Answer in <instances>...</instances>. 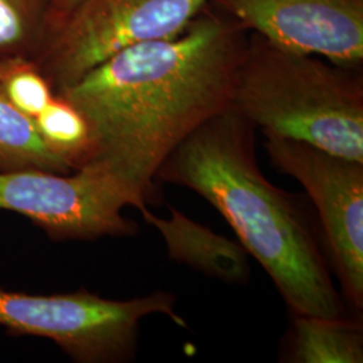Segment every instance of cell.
I'll use <instances>...</instances> for the list:
<instances>
[{"label": "cell", "mask_w": 363, "mask_h": 363, "mask_svg": "<svg viewBox=\"0 0 363 363\" xmlns=\"http://www.w3.org/2000/svg\"><path fill=\"white\" fill-rule=\"evenodd\" d=\"M247 39L208 4L177 37L117 52L57 91L89 125L86 162L104 164L147 208L169 154L232 106Z\"/></svg>", "instance_id": "1"}, {"label": "cell", "mask_w": 363, "mask_h": 363, "mask_svg": "<svg viewBox=\"0 0 363 363\" xmlns=\"http://www.w3.org/2000/svg\"><path fill=\"white\" fill-rule=\"evenodd\" d=\"M255 130L230 106L186 138L157 178L193 190L220 211L295 315L343 319V300L311 222L261 172Z\"/></svg>", "instance_id": "2"}, {"label": "cell", "mask_w": 363, "mask_h": 363, "mask_svg": "<svg viewBox=\"0 0 363 363\" xmlns=\"http://www.w3.org/2000/svg\"><path fill=\"white\" fill-rule=\"evenodd\" d=\"M232 106L264 136L304 142L363 163L362 69L247 33Z\"/></svg>", "instance_id": "3"}, {"label": "cell", "mask_w": 363, "mask_h": 363, "mask_svg": "<svg viewBox=\"0 0 363 363\" xmlns=\"http://www.w3.org/2000/svg\"><path fill=\"white\" fill-rule=\"evenodd\" d=\"M175 303V295L164 291L111 300L84 289L30 295L0 286V325L13 335L49 339L78 363L125 362L135 357L145 318L164 315L187 327Z\"/></svg>", "instance_id": "4"}, {"label": "cell", "mask_w": 363, "mask_h": 363, "mask_svg": "<svg viewBox=\"0 0 363 363\" xmlns=\"http://www.w3.org/2000/svg\"><path fill=\"white\" fill-rule=\"evenodd\" d=\"M211 0H81L34 58L54 93L128 48L177 37Z\"/></svg>", "instance_id": "5"}, {"label": "cell", "mask_w": 363, "mask_h": 363, "mask_svg": "<svg viewBox=\"0 0 363 363\" xmlns=\"http://www.w3.org/2000/svg\"><path fill=\"white\" fill-rule=\"evenodd\" d=\"M127 206L143 210L128 187L99 162H86L73 174L0 171V210L26 217L55 241L132 235L139 228L124 217Z\"/></svg>", "instance_id": "6"}, {"label": "cell", "mask_w": 363, "mask_h": 363, "mask_svg": "<svg viewBox=\"0 0 363 363\" xmlns=\"http://www.w3.org/2000/svg\"><path fill=\"white\" fill-rule=\"evenodd\" d=\"M264 147L273 166L310 195L343 294L355 310H362L363 163L273 135L265 136Z\"/></svg>", "instance_id": "7"}, {"label": "cell", "mask_w": 363, "mask_h": 363, "mask_svg": "<svg viewBox=\"0 0 363 363\" xmlns=\"http://www.w3.org/2000/svg\"><path fill=\"white\" fill-rule=\"evenodd\" d=\"M247 33L362 69L363 0H211Z\"/></svg>", "instance_id": "8"}, {"label": "cell", "mask_w": 363, "mask_h": 363, "mask_svg": "<svg viewBox=\"0 0 363 363\" xmlns=\"http://www.w3.org/2000/svg\"><path fill=\"white\" fill-rule=\"evenodd\" d=\"M140 213L164 240L172 261L230 284L249 279L247 253L240 242L214 233L172 206L169 218L157 217L147 208Z\"/></svg>", "instance_id": "9"}, {"label": "cell", "mask_w": 363, "mask_h": 363, "mask_svg": "<svg viewBox=\"0 0 363 363\" xmlns=\"http://www.w3.org/2000/svg\"><path fill=\"white\" fill-rule=\"evenodd\" d=\"M284 350L286 362L362 363V328L346 318L294 313Z\"/></svg>", "instance_id": "10"}, {"label": "cell", "mask_w": 363, "mask_h": 363, "mask_svg": "<svg viewBox=\"0 0 363 363\" xmlns=\"http://www.w3.org/2000/svg\"><path fill=\"white\" fill-rule=\"evenodd\" d=\"M26 169L69 174L76 166L43 140L34 118L16 109L0 89V171Z\"/></svg>", "instance_id": "11"}, {"label": "cell", "mask_w": 363, "mask_h": 363, "mask_svg": "<svg viewBox=\"0 0 363 363\" xmlns=\"http://www.w3.org/2000/svg\"><path fill=\"white\" fill-rule=\"evenodd\" d=\"M49 0H0V61L34 60L45 42Z\"/></svg>", "instance_id": "12"}, {"label": "cell", "mask_w": 363, "mask_h": 363, "mask_svg": "<svg viewBox=\"0 0 363 363\" xmlns=\"http://www.w3.org/2000/svg\"><path fill=\"white\" fill-rule=\"evenodd\" d=\"M34 121L43 140L70 159L76 169L86 162L91 150L89 125L77 108L62 96L54 94Z\"/></svg>", "instance_id": "13"}, {"label": "cell", "mask_w": 363, "mask_h": 363, "mask_svg": "<svg viewBox=\"0 0 363 363\" xmlns=\"http://www.w3.org/2000/svg\"><path fill=\"white\" fill-rule=\"evenodd\" d=\"M0 89L16 109L31 118L38 116L55 94L34 60L26 57L0 61Z\"/></svg>", "instance_id": "14"}, {"label": "cell", "mask_w": 363, "mask_h": 363, "mask_svg": "<svg viewBox=\"0 0 363 363\" xmlns=\"http://www.w3.org/2000/svg\"><path fill=\"white\" fill-rule=\"evenodd\" d=\"M81 0H49V23L48 33L55 23L70 13ZM48 35V34H46ZM46 39V38H45Z\"/></svg>", "instance_id": "15"}]
</instances>
